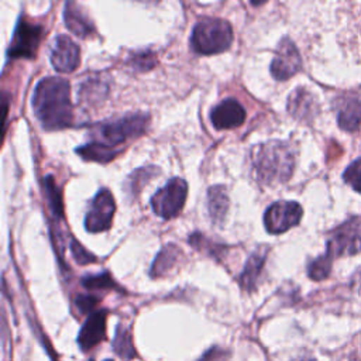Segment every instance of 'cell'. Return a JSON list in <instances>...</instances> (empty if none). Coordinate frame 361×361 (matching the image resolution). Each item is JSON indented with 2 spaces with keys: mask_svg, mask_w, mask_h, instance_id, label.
Wrapping results in <instances>:
<instances>
[{
  "mask_svg": "<svg viewBox=\"0 0 361 361\" xmlns=\"http://www.w3.org/2000/svg\"><path fill=\"white\" fill-rule=\"evenodd\" d=\"M302 68V58L295 42L285 37L279 41L271 63V73L276 80H288Z\"/></svg>",
  "mask_w": 361,
  "mask_h": 361,
  "instance_id": "30bf717a",
  "label": "cell"
},
{
  "mask_svg": "<svg viewBox=\"0 0 361 361\" xmlns=\"http://www.w3.org/2000/svg\"><path fill=\"white\" fill-rule=\"evenodd\" d=\"M257 178L264 185L286 182L293 172L295 158L292 148L282 141H267L252 151Z\"/></svg>",
  "mask_w": 361,
  "mask_h": 361,
  "instance_id": "7a4b0ae2",
  "label": "cell"
},
{
  "mask_svg": "<svg viewBox=\"0 0 361 361\" xmlns=\"http://www.w3.org/2000/svg\"><path fill=\"white\" fill-rule=\"evenodd\" d=\"M303 361H316V360H313V358H306V360H303Z\"/></svg>",
  "mask_w": 361,
  "mask_h": 361,
  "instance_id": "4dcf8cb0",
  "label": "cell"
},
{
  "mask_svg": "<svg viewBox=\"0 0 361 361\" xmlns=\"http://www.w3.org/2000/svg\"><path fill=\"white\" fill-rule=\"evenodd\" d=\"M82 285L87 289L97 290V289H110L114 288L116 283L111 279V276L104 272V274H97V275H87L82 279Z\"/></svg>",
  "mask_w": 361,
  "mask_h": 361,
  "instance_id": "cb8c5ba5",
  "label": "cell"
},
{
  "mask_svg": "<svg viewBox=\"0 0 361 361\" xmlns=\"http://www.w3.org/2000/svg\"><path fill=\"white\" fill-rule=\"evenodd\" d=\"M99 299L92 295H78L75 298V306L80 310V313H89L94 309Z\"/></svg>",
  "mask_w": 361,
  "mask_h": 361,
  "instance_id": "f1b7e54d",
  "label": "cell"
},
{
  "mask_svg": "<svg viewBox=\"0 0 361 361\" xmlns=\"http://www.w3.org/2000/svg\"><path fill=\"white\" fill-rule=\"evenodd\" d=\"M188 195V183L180 178H172L151 197V207L162 219H172L182 210Z\"/></svg>",
  "mask_w": 361,
  "mask_h": 361,
  "instance_id": "5b68a950",
  "label": "cell"
},
{
  "mask_svg": "<svg viewBox=\"0 0 361 361\" xmlns=\"http://www.w3.org/2000/svg\"><path fill=\"white\" fill-rule=\"evenodd\" d=\"M217 358H224V351H221L220 348L214 347L212 348L209 353H206L202 358V361H209V360H213V361H217Z\"/></svg>",
  "mask_w": 361,
  "mask_h": 361,
  "instance_id": "f546056e",
  "label": "cell"
},
{
  "mask_svg": "<svg viewBox=\"0 0 361 361\" xmlns=\"http://www.w3.org/2000/svg\"><path fill=\"white\" fill-rule=\"evenodd\" d=\"M157 172L155 168H140L137 171H134L130 178H128V185H130V190L133 193H135V190H140L141 185H144L154 173Z\"/></svg>",
  "mask_w": 361,
  "mask_h": 361,
  "instance_id": "4316f807",
  "label": "cell"
},
{
  "mask_svg": "<svg viewBox=\"0 0 361 361\" xmlns=\"http://www.w3.org/2000/svg\"><path fill=\"white\" fill-rule=\"evenodd\" d=\"M331 258L329 255H320L307 265V275L314 281L326 279L331 271Z\"/></svg>",
  "mask_w": 361,
  "mask_h": 361,
  "instance_id": "44dd1931",
  "label": "cell"
},
{
  "mask_svg": "<svg viewBox=\"0 0 361 361\" xmlns=\"http://www.w3.org/2000/svg\"><path fill=\"white\" fill-rule=\"evenodd\" d=\"M148 124V114L131 113L114 120L99 123L92 128L90 142L102 145L110 151L126 142L128 138L141 135Z\"/></svg>",
  "mask_w": 361,
  "mask_h": 361,
  "instance_id": "3957f363",
  "label": "cell"
},
{
  "mask_svg": "<svg viewBox=\"0 0 361 361\" xmlns=\"http://www.w3.org/2000/svg\"><path fill=\"white\" fill-rule=\"evenodd\" d=\"M32 109L47 130H59L71 126L73 111L68 80L55 76L41 79L34 89Z\"/></svg>",
  "mask_w": 361,
  "mask_h": 361,
  "instance_id": "6da1fadb",
  "label": "cell"
},
{
  "mask_svg": "<svg viewBox=\"0 0 361 361\" xmlns=\"http://www.w3.org/2000/svg\"><path fill=\"white\" fill-rule=\"evenodd\" d=\"M288 110L295 118L309 121L317 113V103L309 90L298 87L290 93L288 99Z\"/></svg>",
  "mask_w": 361,
  "mask_h": 361,
  "instance_id": "5bb4252c",
  "label": "cell"
},
{
  "mask_svg": "<svg viewBox=\"0 0 361 361\" xmlns=\"http://www.w3.org/2000/svg\"><path fill=\"white\" fill-rule=\"evenodd\" d=\"M79 47L66 35H58L51 49V63L61 73L73 72L79 66Z\"/></svg>",
  "mask_w": 361,
  "mask_h": 361,
  "instance_id": "8fae6325",
  "label": "cell"
},
{
  "mask_svg": "<svg viewBox=\"0 0 361 361\" xmlns=\"http://www.w3.org/2000/svg\"><path fill=\"white\" fill-rule=\"evenodd\" d=\"M106 314L107 313L104 310L93 312L87 317L85 324L82 326L79 337H78V343H79V347L83 351H87L90 348H93L96 344H99L104 338Z\"/></svg>",
  "mask_w": 361,
  "mask_h": 361,
  "instance_id": "4fadbf2b",
  "label": "cell"
},
{
  "mask_svg": "<svg viewBox=\"0 0 361 361\" xmlns=\"http://www.w3.org/2000/svg\"><path fill=\"white\" fill-rule=\"evenodd\" d=\"M180 255H182V251L175 244L165 245L158 252V255L155 257V261L152 262L151 272H149L151 276L157 278V276H164L165 274H168L179 262Z\"/></svg>",
  "mask_w": 361,
  "mask_h": 361,
  "instance_id": "ac0fdd59",
  "label": "cell"
},
{
  "mask_svg": "<svg viewBox=\"0 0 361 361\" xmlns=\"http://www.w3.org/2000/svg\"><path fill=\"white\" fill-rule=\"evenodd\" d=\"M114 350L116 353L123 357V358H131L135 351H134V347L131 344V338H130V334L127 333V330L118 327L117 329V333H116V340H114Z\"/></svg>",
  "mask_w": 361,
  "mask_h": 361,
  "instance_id": "603a6c76",
  "label": "cell"
},
{
  "mask_svg": "<svg viewBox=\"0 0 361 361\" xmlns=\"http://www.w3.org/2000/svg\"><path fill=\"white\" fill-rule=\"evenodd\" d=\"M116 210L114 199L107 189H100L93 197L90 207L85 216V227L90 233L109 230Z\"/></svg>",
  "mask_w": 361,
  "mask_h": 361,
  "instance_id": "9c48e42d",
  "label": "cell"
},
{
  "mask_svg": "<svg viewBox=\"0 0 361 361\" xmlns=\"http://www.w3.org/2000/svg\"><path fill=\"white\" fill-rule=\"evenodd\" d=\"M63 21L71 32L78 37H89L94 32L93 23L86 16V13L73 1L65 3L63 7Z\"/></svg>",
  "mask_w": 361,
  "mask_h": 361,
  "instance_id": "9a60e30c",
  "label": "cell"
},
{
  "mask_svg": "<svg viewBox=\"0 0 361 361\" xmlns=\"http://www.w3.org/2000/svg\"><path fill=\"white\" fill-rule=\"evenodd\" d=\"M302 206L296 202H276L264 213V224L268 233L281 234L296 226L302 219Z\"/></svg>",
  "mask_w": 361,
  "mask_h": 361,
  "instance_id": "ba28073f",
  "label": "cell"
},
{
  "mask_svg": "<svg viewBox=\"0 0 361 361\" xmlns=\"http://www.w3.org/2000/svg\"><path fill=\"white\" fill-rule=\"evenodd\" d=\"M44 185H45V192H47V197L49 202V207L52 210V213L58 217L62 216V199H61V193L52 179L51 175H48L44 179Z\"/></svg>",
  "mask_w": 361,
  "mask_h": 361,
  "instance_id": "7402d4cb",
  "label": "cell"
},
{
  "mask_svg": "<svg viewBox=\"0 0 361 361\" xmlns=\"http://www.w3.org/2000/svg\"><path fill=\"white\" fill-rule=\"evenodd\" d=\"M207 209L212 220L221 224L228 210V196L226 189L220 185L212 186L207 192Z\"/></svg>",
  "mask_w": 361,
  "mask_h": 361,
  "instance_id": "e0dca14e",
  "label": "cell"
},
{
  "mask_svg": "<svg viewBox=\"0 0 361 361\" xmlns=\"http://www.w3.org/2000/svg\"><path fill=\"white\" fill-rule=\"evenodd\" d=\"M233 41L231 25L221 18L204 17L196 23L192 31V48L202 55L220 54L230 48Z\"/></svg>",
  "mask_w": 361,
  "mask_h": 361,
  "instance_id": "277c9868",
  "label": "cell"
},
{
  "mask_svg": "<svg viewBox=\"0 0 361 361\" xmlns=\"http://www.w3.org/2000/svg\"><path fill=\"white\" fill-rule=\"evenodd\" d=\"M130 63L135 71H148L157 63V58L151 51H144L133 55L130 58Z\"/></svg>",
  "mask_w": 361,
  "mask_h": 361,
  "instance_id": "484cf974",
  "label": "cell"
},
{
  "mask_svg": "<svg viewBox=\"0 0 361 361\" xmlns=\"http://www.w3.org/2000/svg\"><path fill=\"white\" fill-rule=\"evenodd\" d=\"M42 37V25L30 23L21 17L16 25L13 39L7 49V56L11 58H34Z\"/></svg>",
  "mask_w": 361,
  "mask_h": 361,
  "instance_id": "52a82bcc",
  "label": "cell"
},
{
  "mask_svg": "<svg viewBox=\"0 0 361 361\" xmlns=\"http://www.w3.org/2000/svg\"><path fill=\"white\" fill-rule=\"evenodd\" d=\"M210 120L217 130L238 127L245 120V109L234 99H226L212 109Z\"/></svg>",
  "mask_w": 361,
  "mask_h": 361,
  "instance_id": "7c38bea8",
  "label": "cell"
},
{
  "mask_svg": "<svg viewBox=\"0 0 361 361\" xmlns=\"http://www.w3.org/2000/svg\"><path fill=\"white\" fill-rule=\"evenodd\" d=\"M267 252H268L267 248H258L248 257V259L244 265V269L240 275V285L245 290H252L255 288V285L258 282V276L261 274V269H262L265 258H267Z\"/></svg>",
  "mask_w": 361,
  "mask_h": 361,
  "instance_id": "2e32d148",
  "label": "cell"
},
{
  "mask_svg": "<svg viewBox=\"0 0 361 361\" xmlns=\"http://www.w3.org/2000/svg\"><path fill=\"white\" fill-rule=\"evenodd\" d=\"M343 179L355 192L361 193V158L351 162L343 173Z\"/></svg>",
  "mask_w": 361,
  "mask_h": 361,
  "instance_id": "d4e9b609",
  "label": "cell"
},
{
  "mask_svg": "<svg viewBox=\"0 0 361 361\" xmlns=\"http://www.w3.org/2000/svg\"><path fill=\"white\" fill-rule=\"evenodd\" d=\"M361 251V217H351L338 226L327 240V251L331 259L341 255H353Z\"/></svg>",
  "mask_w": 361,
  "mask_h": 361,
  "instance_id": "8992f818",
  "label": "cell"
},
{
  "mask_svg": "<svg viewBox=\"0 0 361 361\" xmlns=\"http://www.w3.org/2000/svg\"><path fill=\"white\" fill-rule=\"evenodd\" d=\"M338 124L345 131H354L361 123V99L353 97L343 103L338 116Z\"/></svg>",
  "mask_w": 361,
  "mask_h": 361,
  "instance_id": "d6986e66",
  "label": "cell"
},
{
  "mask_svg": "<svg viewBox=\"0 0 361 361\" xmlns=\"http://www.w3.org/2000/svg\"><path fill=\"white\" fill-rule=\"evenodd\" d=\"M107 94V86L99 79H87L80 87V100L86 103H96L103 100Z\"/></svg>",
  "mask_w": 361,
  "mask_h": 361,
  "instance_id": "ffe728a7",
  "label": "cell"
},
{
  "mask_svg": "<svg viewBox=\"0 0 361 361\" xmlns=\"http://www.w3.org/2000/svg\"><path fill=\"white\" fill-rule=\"evenodd\" d=\"M69 248H71V254L72 257L76 259V262L79 264H89V262H94L96 261V257L89 252L86 248H83L82 244H79L76 240H71V244H69Z\"/></svg>",
  "mask_w": 361,
  "mask_h": 361,
  "instance_id": "83f0119b",
  "label": "cell"
}]
</instances>
